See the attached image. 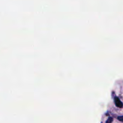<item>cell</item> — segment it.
<instances>
[{"mask_svg": "<svg viewBox=\"0 0 123 123\" xmlns=\"http://www.w3.org/2000/svg\"><path fill=\"white\" fill-rule=\"evenodd\" d=\"M114 102H115V105H116L118 107V108H123V105L122 102L120 100V99H119L118 97H115V100H114Z\"/></svg>", "mask_w": 123, "mask_h": 123, "instance_id": "cell-1", "label": "cell"}, {"mask_svg": "<svg viewBox=\"0 0 123 123\" xmlns=\"http://www.w3.org/2000/svg\"><path fill=\"white\" fill-rule=\"evenodd\" d=\"M118 120H120V121H121V122H123V116L118 117Z\"/></svg>", "mask_w": 123, "mask_h": 123, "instance_id": "cell-2", "label": "cell"}]
</instances>
